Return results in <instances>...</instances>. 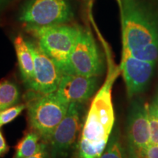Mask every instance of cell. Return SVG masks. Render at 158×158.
Masks as SVG:
<instances>
[{
  "mask_svg": "<svg viewBox=\"0 0 158 158\" xmlns=\"http://www.w3.org/2000/svg\"><path fill=\"white\" fill-rule=\"evenodd\" d=\"M36 132H28L18 142L15 146V153L13 158H25L36 154L40 149L43 142Z\"/></svg>",
  "mask_w": 158,
  "mask_h": 158,
  "instance_id": "4fadbf2b",
  "label": "cell"
},
{
  "mask_svg": "<svg viewBox=\"0 0 158 158\" xmlns=\"http://www.w3.org/2000/svg\"><path fill=\"white\" fill-rule=\"evenodd\" d=\"M69 105L56 92L42 94L29 104V124L43 141L48 143L55 128L66 115Z\"/></svg>",
  "mask_w": 158,
  "mask_h": 158,
  "instance_id": "3957f363",
  "label": "cell"
},
{
  "mask_svg": "<svg viewBox=\"0 0 158 158\" xmlns=\"http://www.w3.org/2000/svg\"><path fill=\"white\" fill-rule=\"evenodd\" d=\"M73 17L68 0H29L19 20L28 26L45 27L63 24Z\"/></svg>",
  "mask_w": 158,
  "mask_h": 158,
  "instance_id": "8992f818",
  "label": "cell"
},
{
  "mask_svg": "<svg viewBox=\"0 0 158 158\" xmlns=\"http://www.w3.org/2000/svg\"><path fill=\"white\" fill-rule=\"evenodd\" d=\"M9 151V147L7 144L2 133L0 130V157H2Z\"/></svg>",
  "mask_w": 158,
  "mask_h": 158,
  "instance_id": "44dd1931",
  "label": "cell"
},
{
  "mask_svg": "<svg viewBox=\"0 0 158 158\" xmlns=\"http://www.w3.org/2000/svg\"><path fill=\"white\" fill-rule=\"evenodd\" d=\"M97 87V77L62 74L56 92L69 104H80L93 95Z\"/></svg>",
  "mask_w": 158,
  "mask_h": 158,
  "instance_id": "8fae6325",
  "label": "cell"
},
{
  "mask_svg": "<svg viewBox=\"0 0 158 158\" xmlns=\"http://www.w3.org/2000/svg\"><path fill=\"white\" fill-rule=\"evenodd\" d=\"M150 141L151 143L158 144V106L155 102L148 104Z\"/></svg>",
  "mask_w": 158,
  "mask_h": 158,
  "instance_id": "e0dca14e",
  "label": "cell"
},
{
  "mask_svg": "<svg viewBox=\"0 0 158 158\" xmlns=\"http://www.w3.org/2000/svg\"><path fill=\"white\" fill-rule=\"evenodd\" d=\"M26 108H27V105L20 104L2 110L0 112V127L13 122Z\"/></svg>",
  "mask_w": 158,
  "mask_h": 158,
  "instance_id": "ac0fdd59",
  "label": "cell"
},
{
  "mask_svg": "<svg viewBox=\"0 0 158 158\" xmlns=\"http://www.w3.org/2000/svg\"><path fill=\"white\" fill-rule=\"evenodd\" d=\"M20 92L14 83L9 80L0 81V110L15 106L19 101Z\"/></svg>",
  "mask_w": 158,
  "mask_h": 158,
  "instance_id": "5bb4252c",
  "label": "cell"
},
{
  "mask_svg": "<svg viewBox=\"0 0 158 158\" xmlns=\"http://www.w3.org/2000/svg\"><path fill=\"white\" fill-rule=\"evenodd\" d=\"M122 13L123 50L130 51L158 41V28L130 0H124Z\"/></svg>",
  "mask_w": 158,
  "mask_h": 158,
  "instance_id": "277c9868",
  "label": "cell"
},
{
  "mask_svg": "<svg viewBox=\"0 0 158 158\" xmlns=\"http://www.w3.org/2000/svg\"><path fill=\"white\" fill-rule=\"evenodd\" d=\"M25 158H51L48 143L43 141L40 149L36 154Z\"/></svg>",
  "mask_w": 158,
  "mask_h": 158,
  "instance_id": "ffe728a7",
  "label": "cell"
},
{
  "mask_svg": "<svg viewBox=\"0 0 158 158\" xmlns=\"http://www.w3.org/2000/svg\"><path fill=\"white\" fill-rule=\"evenodd\" d=\"M14 48L16 53L20 72L23 82L27 86L34 76V59L27 40L19 35L14 40Z\"/></svg>",
  "mask_w": 158,
  "mask_h": 158,
  "instance_id": "7c38bea8",
  "label": "cell"
},
{
  "mask_svg": "<svg viewBox=\"0 0 158 158\" xmlns=\"http://www.w3.org/2000/svg\"><path fill=\"white\" fill-rule=\"evenodd\" d=\"M135 58L142 61L156 62L158 58V41L151 43L141 48L133 49L130 51L123 50Z\"/></svg>",
  "mask_w": 158,
  "mask_h": 158,
  "instance_id": "9a60e30c",
  "label": "cell"
},
{
  "mask_svg": "<svg viewBox=\"0 0 158 158\" xmlns=\"http://www.w3.org/2000/svg\"><path fill=\"white\" fill-rule=\"evenodd\" d=\"M102 69V61L94 37L87 29H80L70 53L67 74L98 77Z\"/></svg>",
  "mask_w": 158,
  "mask_h": 158,
  "instance_id": "5b68a950",
  "label": "cell"
},
{
  "mask_svg": "<svg viewBox=\"0 0 158 158\" xmlns=\"http://www.w3.org/2000/svg\"><path fill=\"white\" fill-rule=\"evenodd\" d=\"M154 102H155L157 106H158V94H157V97H156V98L155 99V100H154Z\"/></svg>",
  "mask_w": 158,
  "mask_h": 158,
  "instance_id": "7402d4cb",
  "label": "cell"
},
{
  "mask_svg": "<svg viewBox=\"0 0 158 158\" xmlns=\"http://www.w3.org/2000/svg\"><path fill=\"white\" fill-rule=\"evenodd\" d=\"M155 67V62L140 60L123 51L121 69L130 98L145 89L151 80Z\"/></svg>",
  "mask_w": 158,
  "mask_h": 158,
  "instance_id": "30bf717a",
  "label": "cell"
},
{
  "mask_svg": "<svg viewBox=\"0 0 158 158\" xmlns=\"http://www.w3.org/2000/svg\"><path fill=\"white\" fill-rule=\"evenodd\" d=\"M127 136L133 158L151 143L148 104L135 100L130 106L127 117Z\"/></svg>",
  "mask_w": 158,
  "mask_h": 158,
  "instance_id": "9c48e42d",
  "label": "cell"
},
{
  "mask_svg": "<svg viewBox=\"0 0 158 158\" xmlns=\"http://www.w3.org/2000/svg\"><path fill=\"white\" fill-rule=\"evenodd\" d=\"M27 42L34 59V76L28 87L41 94L56 92L62 76V71L43 52L37 42Z\"/></svg>",
  "mask_w": 158,
  "mask_h": 158,
  "instance_id": "52a82bcc",
  "label": "cell"
},
{
  "mask_svg": "<svg viewBox=\"0 0 158 158\" xmlns=\"http://www.w3.org/2000/svg\"><path fill=\"white\" fill-rule=\"evenodd\" d=\"M116 77L112 71L97 93L88 111L77 148L76 158H100L114 124L111 88Z\"/></svg>",
  "mask_w": 158,
  "mask_h": 158,
  "instance_id": "6da1fadb",
  "label": "cell"
},
{
  "mask_svg": "<svg viewBox=\"0 0 158 158\" xmlns=\"http://www.w3.org/2000/svg\"><path fill=\"white\" fill-rule=\"evenodd\" d=\"M79 29L64 24L27 27L29 32L36 37L43 52L54 61L62 74L68 73L69 59Z\"/></svg>",
  "mask_w": 158,
  "mask_h": 158,
  "instance_id": "7a4b0ae2",
  "label": "cell"
},
{
  "mask_svg": "<svg viewBox=\"0 0 158 158\" xmlns=\"http://www.w3.org/2000/svg\"><path fill=\"white\" fill-rule=\"evenodd\" d=\"M3 1H4V0H0V5H1V4L3 2Z\"/></svg>",
  "mask_w": 158,
  "mask_h": 158,
  "instance_id": "603a6c76",
  "label": "cell"
},
{
  "mask_svg": "<svg viewBox=\"0 0 158 158\" xmlns=\"http://www.w3.org/2000/svg\"><path fill=\"white\" fill-rule=\"evenodd\" d=\"M135 158H158V144L150 143L141 150Z\"/></svg>",
  "mask_w": 158,
  "mask_h": 158,
  "instance_id": "d6986e66",
  "label": "cell"
},
{
  "mask_svg": "<svg viewBox=\"0 0 158 158\" xmlns=\"http://www.w3.org/2000/svg\"><path fill=\"white\" fill-rule=\"evenodd\" d=\"M81 127L79 104L70 103L48 142L51 158L64 157L74 145Z\"/></svg>",
  "mask_w": 158,
  "mask_h": 158,
  "instance_id": "ba28073f",
  "label": "cell"
},
{
  "mask_svg": "<svg viewBox=\"0 0 158 158\" xmlns=\"http://www.w3.org/2000/svg\"><path fill=\"white\" fill-rule=\"evenodd\" d=\"M109 138L106 149L100 158H126L125 152L122 146L119 134L116 130Z\"/></svg>",
  "mask_w": 158,
  "mask_h": 158,
  "instance_id": "2e32d148",
  "label": "cell"
}]
</instances>
